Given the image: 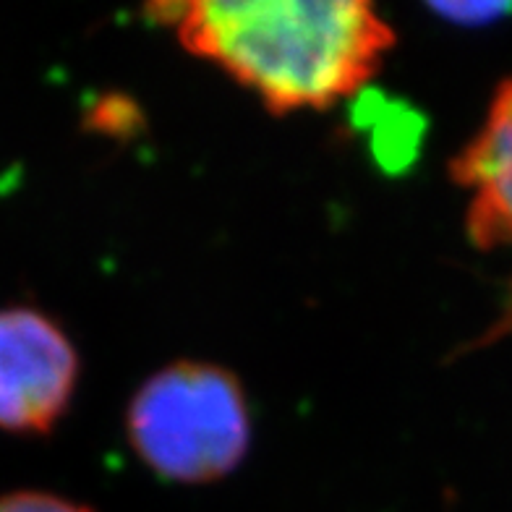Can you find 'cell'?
<instances>
[{
	"label": "cell",
	"mask_w": 512,
	"mask_h": 512,
	"mask_svg": "<svg viewBox=\"0 0 512 512\" xmlns=\"http://www.w3.org/2000/svg\"><path fill=\"white\" fill-rule=\"evenodd\" d=\"M149 14L272 113L324 110L358 95L398 42L366 0H191Z\"/></svg>",
	"instance_id": "1"
},
{
	"label": "cell",
	"mask_w": 512,
	"mask_h": 512,
	"mask_svg": "<svg viewBox=\"0 0 512 512\" xmlns=\"http://www.w3.org/2000/svg\"><path fill=\"white\" fill-rule=\"evenodd\" d=\"M79 374V351L53 317L32 306L0 309V432H53L74 403Z\"/></svg>",
	"instance_id": "3"
},
{
	"label": "cell",
	"mask_w": 512,
	"mask_h": 512,
	"mask_svg": "<svg viewBox=\"0 0 512 512\" xmlns=\"http://www.w3.org/2000/svg\"><path fill=\"white\" fill-rule=\"evenodd\" d=\"M126 437L136 458L160 479L212 484L249 455V400L225 366L173 361L134 392Z\"/></svg>",
	"instance_id": "2"
},
{
	"label": "cell",
	"mask_w": 512,
	"mask_h": 512,
	"mask_svg": "<svg viewBox=\"0 0 512 512\" xmlns=\"http://www.w3.org/2000/svg\"><path fill=\"white\" fill-rule=\"evenodd\" d=\"M468 194L465 230L481 251L512 246V76L494 92L479 131L450 162Z\"/></svg>",
	"instance_id": "4"
},
{
	"label": "cell",
	"mask_w": 512,
	"mask_h": 512,
	"mask_svg": "<svg viewBox=\"0 0 512 512\" xmlns=\"http://www.w3.org/2000/svg\"><path fill=\"white\" fill-rule=\"evenodd\" d=\"M434 11L450 16V19L463 21L465 14H471V21H481L484 16H502V11H507L505 6H434Z\"/></svg>",
	"instance_id": "6"
},
{
	"label": "cell",
	"mask_w": 512,
	"mask_h": 512,
	"mask_svg": "<svg viewBox=\"0 0 512 512\" xmlns=\"http://www.w3.org/2000/svg\"><path fill=\"white\" fill-rule=\"evenodd\" d=\"M0 512H95L92 507L61 497V494L42 492V489H16L0 497Z\"/></svg>",
	"instance_id": "5"
}]
</instances>
